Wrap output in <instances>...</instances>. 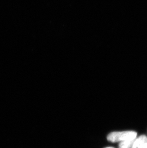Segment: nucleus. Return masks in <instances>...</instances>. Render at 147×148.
I'll list each match as a JSON object with an SVG mask.
<instances>
[{
	"instance_id": "f257e3e1",
	"label": "nucleus",
	"mask_w": 147,
	"mask_h": 148,
	"mask_svg": "<svg viewBox=\"0 0 147 148\" xmlns=\"http://www.w3.org/2000/svg\"><path fill=\"white\" fill-rule=\"evenodd\" d=\"M137 136V133L134 131L113 132L108 134L107 140L111 143H119L125 140H135Z\"/></svg>"
},
{
	"instance_id": "f03ea898",
	"label": "nucleus",
	"mask_w": 147,
	"mask_h": 148,
	"mask_svg": "<svg viewBox=\"0 0 147 148\" xmlns=\"http://www.w3.org/2000/svg\"><path fill=\"white\" fill-rule=\"evenodd\" d=\"M132 148H147V137L145 135L135 138Z\"/></svg>"
},
{
	"instance_id": "7ed1b4c3",
	"label": "nucleus",
	"mask_w": 147,
	"mask_h": 148,
	"mask_svg": "<svg viewBox=\"0 0 147 148\" xmlns=\"http://www.w3.org/2000/svg\"><path fill=\"white\" fill-rule=\"evenodd\" d=\"M135 140H125L119 142L118 148H132Z\"/></svg>"
},
{
	"instance_id": "20e7f679",
	"label": "nucleus",
	"mask_w": 147,
	"mask_h": 148,
	"mask_svg": "<svg viewBox=\"0 0 147 148\" xmlns=\"http://www.w3.org/2000/svg\"><path fill=\"white\" fill-rule=\"evenodd\" d=\"M113 148V147H107V148Z\"/></svg>"
}]
</instances>
